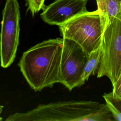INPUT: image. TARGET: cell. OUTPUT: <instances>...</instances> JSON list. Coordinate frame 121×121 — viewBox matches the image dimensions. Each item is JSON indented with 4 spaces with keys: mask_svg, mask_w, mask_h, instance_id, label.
Wrapping results in <instances>:
<instances>
[{
    "mask_svg": "<svg viewBox=\"0 0 121 121\" xmlns=\"http://www.w3.org/2000/svg\"><path fill=\"white\" fill-rule=\"evenodd\" d=\"M3 108V106L0 104V121L2 120V118L0 116V114H1V113L2 112Z\"/></svg>",
    "mask_w": 121,
    "mask_h": 121,
    "instance_id": "7c38bea8",
    "label": "cell"
},
{
    "mask_svg": "<svg viewBox=\"0 0 121 121\" xmlns=\"http://www.w3.org/2000/svg\"><path fill=\"white\" fill-rule=\"evenodd\" d=\"M89 55L74 41L63 38L60 61V82L69 91L80 86L84 68Z\"/></svg>",
    "mask_w": 121,
    "mask_h": 121,
    "instance_id": "8992f818",
    "label": "cell"
},
{
    "mask_svg": "<svg viewBox=\"0 0 121 121\" xmlns=\"http://www.w3.org/2000/svg\"><path fill=\"white\" fill-rule=\"evenodd\" d=\"M101 46L97 77L106 76L113 85L121 75V18L115 19L104 28Z\"/></svg>",
    "mask_w": 121,
    "mask_h": 121,
    "instance_id": "277c9868",
    "label": "cell"
},
{
    "mask_svg": "<svg viewBox=\"0 0 121 121\" xmlns=\"http://www.w3.org/2000/svg\"><path fill=\"white\" fill-rule=\"evenodd\" d=\"M62 43L63 38L50 39L37 43L23 53L18 65L35 91L60 83Z\"/></svg>",
    "mask_w": 121,
    "mask_h": 121,
    "instance_id": "6da1fadb",
    "label": "cell"
},
{
    "mask_svg": "<svg viewBox=\"0 0 121 121\" xmlns=\"http://www.w3.org/2000/svg\"><path fill=\"white\" fill-rule=\"evenodd\" d=\"M101 104L92 101H68L41 104L25 112H16L6 121H96Z\"/></svg>",
    "mask_w": 121,
    "mask_h": 121,
    "instance_id": "7a4b0ae2",
    "label": "cell"
},
{
    "mask_svg": "<svg viewBox=\"0 0 121 121\" xmlns=\"http://www.w3.org/2000/svg\"><path fill=\"white\" fill-rule=\"evenodd\" d=\"M101 56V45L93 51L89 55L85 65L82 76L83 81L85 83L89 77L97 73Z\"/></svg>",
    "mask_w": 121,
    "mask_h": 121,
    "instance_id": "ba28073f",
    "label": "cell"
},
{
    "mask_svg": "<svg viewBox=\"0 0 121 121\" xmlns=\"http://www.w3.org/2000/svg\"><path fill=\"white\" fill-rule=\"evenodd\" d=\"M20 8L17 0H7L2 11L0 34V65L7 68L14 61L19 43Z\"/></svg>",
    "mask_w": 121,
    "mask_h": 121,
    "instance_id": "5b68a950",
    "label": "cell"
},
{
    "mask_svg": "<svg viewBox=\"0 0 121 121\" xmlns=\"http://www.w3.org/2000/svg\"><path fill=\"white\" fill-rule=\"evenodd\" d=\"M44 1L45 0H26L27 11H30L34 16L41 9L44 8L45 6L44 3Z\"/></svg>",
    "mask_w": 121,
    "mask_h": 121,
    "instance_id": "30bf717a",
    "label": "cell"
},
{
    "mask_svg": "<svg viewBox=\"0 0 121 121\" xmlns=\"http://www.w3.org/2000/svg\"><path fill=\"white\" fill-rule=\"evenodd\" d=\"M103 97L112 115L114 121H121V99L115 97L112 92L104 93Z\"/></svg>",
    "mask_w": 121,
    "mask_h": 121,
    "instance_id": "9c48e42d",
    "label": "cell"
},
{
    "mask_svg": "<svg viewBox=\"0 0 121 121\" xmlns=\"http://www.w3.org/2000/svg\"><path fill=\"white\" fill-rule=\"evenodd\" d=\"M112 93L115 97L121 99V75L118 80L112 85Z\"/></svg>",
    "mask_w": 121,
    "mask_h": 121,
    "instance_id": "8fae6325",
    "label": "cell"
},
{
    "mask_svg": "<svg viewBox=\"0 0 121 121\" xmlns=\"http://www.w3.org/2000/svg\"><path fill=\"white\" fill-rule=\"evenodd\" d=\"M59 27L62 38L74 41L89 55L101 45L104 24L97 9L80 14Z\"/></svg>",
    "mask_w": 121,
    "mask_h": 121,
    "instance_id": "3957f363",
    "label": "cell"
},
{
    "mask_svg": "<svg viewBox=\"0 0 121 121\" xmlns=\"http://www.w3.org/2000/svg\"><path fill=\"white\" fill-rule=\"evenodd\" d=\"M88 0H55L45 6L40 14L42 20L50 25L60 26L73 17L88 11Z\"/></svg>",
    "mask_w": 121,
    "mask_h": 121,
    "instance_id": "52a82bcc",
    "label": "cell"
}]
</instances>
